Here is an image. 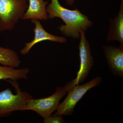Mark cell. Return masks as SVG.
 <instances>
[{
	"instance_id": "5bb4252c",
	"label": "cell",
	"mask_w": 123,
	"mask_h": 123,
	"mask_svg": "<svg viewBox=\"0 0 123 123\" xmlns=\"http://www.w3.org/2000/svg\"><path fill=\"white\" fill-rule=\"evenodd\" d=\"M65 0L67 4L70 6L73 5L75 1V0Z\"/></svg>"
},
{
	"instance_id": "7a4b0ae2",
	"label": "cell",
	"mask_w": 123,
	"mask_h": 123,
	"mask_svg": "<svg viewBox=\"0 0 123 123\" xmlns=\"http://www.w3.org/2000/svg\"><path fill=\"white\" fill-rule=\"evenodd\" d=\"M73 80L72 79L68 82L63 87H57L55 93L50 96L44 98L30 99L26 104L24 111H34L43 119L50 116L57 110L62 98L67 92L75 86Z\"/></svg>"
},
{
	"instance_id": "4fadbf2b",
	"label": "cell",
	"mask_w": 123,
	"mask_h": 123,
	"mask_svg": "<svg viewBox=\"0 0 123 123\" xmlns=\"http://www.w3.org/2000/svg\"><path fill=\"white\" fill-rule=\"evenodd\" d=\"M62 116L55 114H51L50 116L43 119L44 123H64L66 121L62 118Z\"/></svg>"
},
{
	"instance_id": "52a82bcc",
	"label": "cell",
	"mask_w": 123,
	"mask_h": 123,
	"mask_svg": "<svg viewBox=\"0 0 123 123\" xmlns=\"http://www.w3.org/2000/svg\"><path fill=\"white\" fill-rule=\"evenodd\" d=\"M103 49L110 72L115 76L123 78V45L103 46Z\"/></svg>"
},
{
	"instance_id": "ba28073f",
	"label": "cell",
	"mask_w": 123,
	"mask_h": 123,
	"mask_svg": "<svg viewBox=\"0 0 123 123\" xmlns=\"http://www.w3.org/2000/svg\"><path fill=\"white\" fill-rule=\"evenodd\" d=\"M31 21L35 25L33 29L34 37L31 42L25 43L24 47L20 50V53L22 55H26L36 44L45 40H49L60 43H65L67 42V40L65 37L56 36L47 32L43 27L39 20H31Z\"/></svg>"
},
{
	"instance_id": "277c9868",
	"label": "cell",
	"mask_w": 123,
	"mask_h": 123,
	"mask_svg": "<svg viewBox=\"0 0 123 123\" xmlns=\"http://www.w3.org/2000/svg\"><path fill=\"white\" fill-rule=\"evenodd\" d=\"M28 7L27 0H0V31L12 30Z\"/></svg>"
},
{
	"instance_id": "6da1fadb",
	"label": "cell",
	"mask_w": 123,
	"mask_h": 123,
	"mask_svg": "<svg viewBox=\"0 0 123 123\" xmlns=\"http://www.w3.org/2000/svg\"><path fill=\"white\" fill-rule=\"evenodd\" d=\"M46 9L48 19L59 18L65 23V24L58 27V29L66 37L80 38V32L85 31L93 25L87 16L77 9L72 10L64 8L60 4L59 0H51Z\"/></svg>"
},
{
	"instance_id": "7c38bea8",
	"label": "cell",
	"mask_w": 123,
	"mask_h": 123,
	"mask_svg": "<svg viewBox=\"0 0 123 123\" xmlns=\"http://www.w3.org/2000/svg\"><path fill=\"white\" fill-rule=\"evenodd\" d=\"M20 57L15 51L0 47V64L5 66L17 68L21 63Z\"/></svg>"
},
{
	"instance_id": "8fae6325",
	"label": "cell",
	"mask_w": 123,
	"mask_h": 123,
	"mask_svg": "<svg viewBox=\"0 0 123 123\" xmlns=\"http://www.w3.org/2000/svg\"><path fill=\"white\" fill-rule=\"evenodd\" d=\"M29 73V69L27 68L16 69L0 65V80L17 81L20 79H27Z\"/></svg>"
},
{
	"instance_id": "5b68a950",
	"label": "cell",
	"mask_w": 123,
	"mask_h": 123,
	"mask_svg": "<svg viewBox=\"0 0 123 123\" xmlns=\"http://www.w3.org/2000/svg\"><path fill=\"white\" fill-rule=\"evenodd\" d=\"M102 81L100 76L96 77L84 85H77L68 91V96L60 104L55 114L58 115H72L77 104L88 91L99 85Z\"/></svg>"
},
{
	"instance_id": "8992f818",
	"label": "cell",
	"mask_w": 123,
	"mask_h": 123,
	"mask_svg": "<svg viewBox=\"0 0 123 123\" xmlns=\"http://www.w3.org/2000/svg\"><path fill=\"white\" fill-rule=\"evenodd\" d=\"M80 34V40L78 46L80 68L77 73L76 78L74 79L75 86L85 81L94 64V61L91 55L90 44L86 37L85 31H81Z\"/></svg>"
},
{
	"instance_id": "3957f363",
	"label": "cell",
	"mask_w": 123,
	"mask_h": 123,
	"mask_svg": "<svg viewBox=\"0 0 123 123\" xmlns=\"http://www.w3.org/2000/svg\"><path fill=\"white\" fill-rule=\"evenodd\" d=\"M15 89L13 94L10 88L0 92V117L9 116L15 111H24L27 102L33 98L31 95L20 89L17 81H8Z\"/></svg>"
},
{
	"instance_id": "30bf717a",
	"label": "cell",
	"mask_w": 123,
	"mask_h": 123,
	"mask_svg": "<svg viewBox=\"0 0 123 123\" xmlns=\"http://www.w3.org/2000/svg\"><path fill=\"white\" fill-rule=\"evenodd\" d=\"M118 41L123 45V0L116 17L110 20V27L108 31L107 41Z\"/></svg>"
},
{
	"instance_id": "9c48e42d",
	"label": "cell",
	"mask_w": 123,
	"mask_h": 123,
	"mask_svg": "<svg viewBox=\"0 0 123 123\" xmlns=\"http://www.w3.org/2000/svg\"><path fill=\"white\" fill-rule=\"evenodd\" d=\"M29 5L26 11L23 15L22 20H36L46 21L48 19L47 11L48 1L28 0Z\"/></svg>"
}]
</instances>
